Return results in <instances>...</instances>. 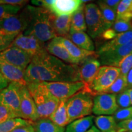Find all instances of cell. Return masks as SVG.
<instances>
[{
    "label": "cell",
    "mask_w": 132,
    "mask_h": 132,
    "mask_svg": "<svg viewBox=\"0 0 132 132\" xmlns=\"http://www.w3.org/2000/svg\"><path fill=\"white\" fill-rule=\"evenodd\" d=\"M83 4L82 0H54L50 11L56 16H72Z\"/></svg>",
    "instance_id": "cell-16"
},
{
    "label": "cell",
    "mask_w": 132,
    "mask_h": 132,
    "mask_svg": "<svg viewBox=\"0 0 132 132\" xmlns=\"http://www.w3.org/2000/svg\"><path fill=\"white\" fill-rule=\"evenodd\" d=\"M58 38L60 42L68 50L70 55L77 61H78L80 64L89 57L97 55L96 52L95 51L90 52V51L85 50L80 48L77 45H75L67 38L63 37H58Z\"/></svg>",
    "instance_id": "cell-19"
},
{
    "label": "cell",
    "mask_w": 132,
    "mask_h": 132,
    "mask_svg": "<svg viewBox=\"0 0 132 132\" xmlns=\"http://www.w3.org/2000/svg\"><path fill=\"white\" fill-rule=\"evenodd\" d=\"M128 93H129L130 100H131V105H132V88L128 89Z\"/></svg>",
    "instance_id": "cell-46"
},
{
    "label": "cell",
    "mask_w": 132,
    "mask_h": 132,
    "mask_svg": "<svg viewBox=\"0 0 132 132\" xmlns=\"http://www.w3.org/2000/svg\"><path fill=\"white\" fill-rule=\"evenodd\" d=\"M94 97L86 87L67 99L66 106L69 122L90 116L92 113Z\"/></svg>",
    "instance_id": "cell-4"
},
{
    "label": "cell",
    "mask_w": 132,
    "mask_h": 132,
    "mask_svg": "<svg viewBox=\"0 0 132 132\" xmlns=\"http://www.w3.org/2000/svg\"><path fill=\"white\" fill-rule=\"evenodd\" d=\"M85 7V4L84 3L80 7V9L71 16V29L76 31H82V32L87 31Z\"/></svg>",
    "instance_id": "cell-27"
},
{
    "label": "cell",
    "mask_w": 132,
    "mask_h": 132,
    "mask_svg": "<svg viewBox=\"0 0 132 132\" xmlns=\"http://www.w3.org/2000/svg\"><path fill=\"white\" fill-rule=\"evenodd\" d=\"M85 13L88 35L92 39H96L108 29L101 11L97 4L90 3L85 5Z\"/></svg>",
    "instance_id": "cell-7"
},
{
    "label": "cell",
    "mask_w": 132,
    "mask_h": 132,
    "mask_svg": "<svg viewBox=\"0 0 132 132\" xmlns=\"http://www.w3.org/2000/svg\"><path fill=\"white\" fill-rule=\"evenodd\" d=\"M12 44V42L7 40V39H5L3 36L0 34V52H3L9 48Z\"/></svg>",
    "instance_id": "cell-41"
},
{
    "label": "cell",
    "mask_w": 132,
    "mask_h": 132,
    "mask_svg": "<svg viewBox=\"0 0 132 132\" xmlns=\"http://www.w3.org/2000/svg\"><path fill=\"white\" fill-rule=\"evenodd\" d=\"M53 28L56 37H67L71 28V16H55L53 21Z\"/></svg>",
    "instance_id": "cell-23"
},
{
    "label": "cell",
    "mask_w": 132,
    "mask_h": 132,
    "mask_svg": "<svg viewBox=\"0 0 132 132\" xmlns=\"http://www.w3.org/2000/svg\"><path fill=\"white\" fill-rule=\"evenodd\" d=\"M127 80L128 89L132 88V69L129 71L127 75Z\"/></svg>",
    "instance_id": "cell-44"
},
{
    "label": "cell",
    "mask_w": 132,
    "mask_h": 132,
    "mask_svg": "<svg viewBox=\"0 0 132 132\" xmlns=\"http://www.w3.org/2000/svg\"><path fill=\"white\" fill-rule=\"evenodd\" d=\"M95 117L88 116L70 122L65 128V132H86L93 126Z\"/></svg>",
    "instance_id": "cell-22"
},
{
    "label": "cell",
    "mask_w": 132,
    "mask_h": 132,
    "mask_svg": "<svg viewBox=\"0 0 132 132\" xmlns=\"http://www.w3.org/2000/svg\"><path fill=\"white\" fill-rule=\"evenodd\" d=\"M28 1L24 0H0V4H10L15 6H24L27 4Z\"/></svg>",
    "instance_id": "cell-39"
},
{
    "label": "cell",
    "mask_w": 132,
    "mask_h": 132,
    "mask_svg": "<svg viewBox=\"0 0 132 132\" xmlns=\"http://www.w3.org/2000/svg\"><path fill=\"white\" fill-rule=\"evenodd\" d=\"M128 89V84L127 80V76L120 75L116 80L113 85L109 88L103 91L102 94H118L120 92Z\"/></svg>",
    "instance_id": "cell-30"
},
{
    "label": "cell",
    "mask_w": 132,
    "mask_h": 132,
    "mask_svg": "<svg viewBox=\"0 0 132 132\" xmlns=\"http://www.w3.org/2000/svg\"><path fill=\"white\" fill-rule=\"evenodd\" d=\"M9 83L10 82L7 80V79L0 72V91L6 88L9 85Z\"/></svg>",
    "instance_id": "cell-43"
},
{
    "label": "cell",
    "mask_w": 132,
    "mask_h": 132,
    "mask_svg": "<svg viewBox=\"0 0 132 132\" xmlns=\"http://www.w3.org/2000/svg\"><path fill=\"white\" fill-rule=\"evenodd\" d=\"M0 72L10 82H16L22 85H27L24 80V70L18 68L0 58Z\"/></svg>",
    "instance_id": "cell-18"
},
{
    "label": "cell",
    "mask_w": 132,
    "mask_h": 132,
    "mask_svg": "<svg viewBox=\"0 0 132 132\" xmlns=\"http://www.w3.org/2000/svg\"><path fill=\"white\" fill-rule=\"evenodd\" d=\"M132 40V31L119 34L112 40L104 43L99 47L96 52H104L108 50L116 48L127 44Z\"/></svg>",
    "instance_id": "cell-21"
},
{
    "label": "cell",
    "mask_w": 132,
    "mask_h": 132,
    "mask_svg": "<svg viewBox=\"0 0 132 132\" xmlns=\"http://www.w3.org/2000/svg\"><path fill=\"white\" fill-rule=\"evenodd\" d=\"M94 122L100 132H118V123L113 116H99L95 118Z\"/></svg>",
    "instance_id": "cell-25"
},
{
    "label": "cell",
    "mask_w": 132,
    "mask_h": 132,
    "mask_svg": "<svg viewBox=\"0 0 132 132\" xmlns=\"http://www.w3.org/2000/svg\"><path fill=\"white\" fill-rule=\"evenodd\" d=\"M111 28L117 35L132 31V22L122 20H116Z\"/></svg>",
    "instance_id": "cell-33"
},
{
    "label": "cell",
    "mask_w": 132,
    "mask_h": 132,
    "mask_svg": "<svg viewBox=\"0 0 132 132\" xmlns=\"http://www.w3.org/2000/svg\"><path fill=\"white\" fill-rule=\"evenodd\" d=\"M22 86L23 85L19 82H11L6 88L0 91V104L12 111L16 118H21L20 104Z\"/></svg>",
    "instance_id": "cell-8"
},
{
    "label": "cell",
    "mask_w": 132,
    "mask_h": 132,
    "mask_svg": "<svg viewBox=\"0 0 132 132\" xmlns=\"http://www.w3.org/2000/svg\"><path fill=\"white\" fill-rule=\"evenodd\" d=\"M120 1H119V0H103L102 2L105 4H106V6H108V7H111V9L117 11Z\"/></svg>",
    "instance_id": "cell-42"
},
{
    "label": "cell",
    "mask_w": 132,
    "mask_h": 132,
    "mask_svg": "<svg viewBox=\"0 0 132 132\" xmlns=\"http://www.w3.org/2000/svg\"><path fill=\"white\" fill-rule=\"evenodd\" d=\"M26 83L81 81L78 65L65 63L45 52L32 57L24 71Z\"/></svg>",
    "instance_id": "cell-1"
},
{
    "label": "cell",
    "mask_w": 132,
    "mask_h": 132,
    "mask_svg": "<svg viewBox=\"0 0 132 132\" xmlns=\"http://www.w3.org/2000/svg\"><path fill=\"white\" fill-rule=\"evenodd\" d=\"M22 6L10 4H0V23L20 12Z\"/></svg>",
    "instance_id": "cell-32"
},
{
    "label": "cell",
    "mask_w": 132,
    "mask_h": 132,
    "mask_svg": "<svg viewBox=\"0 0 132 132\" xmlns=\"http://www.w3.org/2000/svg\"><path fill=\"white\" fill-rule=\"evenodd\" d=\"M0 58L25 71L32 61V57L22 50L11 45L7 49L0 52Z\"/></svg>",
    "instance_id": "cell-13"
},
{
    "label": "cell",
    "mask_w": 132,
    "mask_h": 132,
    "mask_svg": "<svg viewBox=\"0 0 132 132\" xmlns=\"http://www.w3.org/2000/svg\"><path fill=\"white\" fill-rule=\"evenodd\" d=\"M132 53V40L116 48L104 52H96L97 59L102 65L119 67L120 62L127 56Z\"/></svg>",
    "instance_id": "cell-10"
},
{
    "label": "cell",
    "mask_w": 132,
    "mask_h": 132,
    "mask_svg": "<svg viewBox=\"0 0 132 132\" xmlns=\"http://www.w3.org/2000/svg\"><path fill=\"white\" fill-rule=\"evenodd\" d=\"M119 108L116 94H102L94 97L92 113L95 115L112 116Z\"/></svg>",
    "instance_id": "cell-12"
},
{
    "label": "cell",
    "mask_w": 132,
    "mask_h": 132,
    "mask_svg": "<svg viewBox=\"0 0 132 132\" xmlns=\"http://www.w3.org/2000/svg\"><path fill=\"white\" fill-rule=\"evenodd\" d=\"M11 45L22 50L32 57L47 52V45L40 42L32 35H25L21 33L16 37Z\"/></svg>",
    "instance_id": "cell-11"
},
{
    "label": "cell",
    "mask_w": 132,
    "mask_h": 132,
    "mask_svg": "<svg viewBox=\"0 0 132 132\" xmlns=\"http://www.w3.org/2000/svg\"><path fill=\"white\" fill-rule=\"evenodd\" d=\"M20 111L21 118L31 122L39 119L35 102L29 92L27 85L22 86L21 89Z\"/></svg>",
    "instance_id": "cell-14"
},
{
    "label": "cell",
    "mask_w": 132,
    "mask_h": 132,
    "mask_svg": "<svg viewBox=\"0 0 132 132\" xmlns=\"http://www.w3.org/2000/svg\"><path fill=\"white\" fill-rule=\"evenodd\" d=\"M32 122L22 118H13L0 123V132H12L15 128Z\"/></svg>",
    "instance_id": "cell-31"
},
{
    "label": "cell",
    "mask_w": 132,
    "mask_h": 132,
    "mask_svg": "<svg viewBox=\"0 0 132 132\" xmlns=\"http://www.w3.org/2000/svg\"><path fill=\"white\" fill-rule=\"evenodd\" d=\"M13 118H16L12 111L6 106L0 104V123Z\"/></svg>",
    "instance_id": "cell-37"
},
{
    "label": "cell",
    "mask_w": 132,
    "mask_h": 132,
    "mask_svg": "<svg viewBox=\"0 0 132 132\" xmlns=\"http://www.w3.org/2000/svg\"><path fill=\"white\" fill-rule=\"evenodd\" d=\"M27 86L35 102L39 119L48 118L56 110L60 100L53 95L41 82L29 83Z\"/></svg>",
    "instance_id": "cell-3"
},
{
    "label": "cell",
    "mask_w": 132,
    "mask_h": 132,
    "mask_svg": "<svg viewBox=\"0 0 132 132\" xmlns=\"http://www.w3.org/2000/svg\"><path fill=\"white\" fill-rule=\"evenodd\" d=\"M28 16V26L23 34L32 35L40 42L45 43L56 37L53 28L55 15L44 7L28 6L24 8Z\"/></svg>",
    "instance_id": "cell-2"
},
{
    "label": "cell",
    "mask_w": 132,
    "mask_h": 132,
    "mask_svg": "<svg viewBox=\"0 0 132 132\" xmlns=\"http://www.w3.org/2000/svg\"><path fill=\"white\" fill-rule=\"evenodd\" d=\"M32 123L28 125L19 127L14 129L12 132H35V130H34V127L32 126Z\"/></svg>",
    "instance_id": "cell-40"
},
{
    "label": "cell",
    "mask_w": 132,
    "mask_h": 132,
    "mask_svg": "<svg viewBox=\"0 0 132 132\" xmlns=\"http://www.w3.org/2000/svg\"><path fill=\"white\" fill-rule=\"evenodd\" d=\"M131 22H132V20H131Z\"/></svg>",
    "instance_id": "cell-47"
},
{
    "label": "cell",
    "mask_w": 132,
    "mask_h": 132,
    "mask_svg": "<svg viewBox=\"0 0 132 132\" xmlns=\"http://www.w3.org/2000/svg\"><path fill=\"white\" fill-rule=\"evenodd\" d=\"M120 75L127 76L132 69V53L127 56L120 62L119 67Z\"/></svg>",
    "instance_id": "cell-36"
},
{
    "label": "cell",
    "mask_w": 132,
    "mask_h": 132,
    "mask_svg": "<svg viewBox=\"0 0 132 132\" xmlns=\"http://www.w3.org/2000/svg\"><path fill=\"white\" fill-rule=\"evenodd\" d=\"M28 23L27 14L23 9L16 15L11 16L0 23V34L12 43L19 34L26 30Z\"/></svg>",
    "instance_id": "cell-6"
},
{
    "label": "cell",
    "mask_w": 132,
    "mask_h": 132,
    "mask_svg": "<svg viewBox=\"0 0 132 132\" xmlns=\"http://www.w3.org/2000/svg\"><path fill=\"white\" fill-rule=\"evenodd\" d=\"M125 21L132 20V0L120 1L117 10V19Z\"/></svg>",
    "instance_id": "cell-29"
},
{
    "label": "cell",
    "mask_w": 132,
    "mask_h": 132,
    "mask_svg": "<svg viewBox=\"0 0 132 132\" xmlns=\"http://www.w3.org/2000/svg\"><path fill=\"white\" fill-rule=\"evenodd\" d=\"M120 75V70L118 67L101 66L94 80L86 87L87 89L94 96L100 94L111 86Z\"/></svg>",
    "instance_id": "cell-5"
},
{
    "label": "cell",
    "mask_w": 132,
    "mask_h": 132,
    "mask_svg": "<svg viewBox=\"0 0 132 132\" xmlns=\"http://www.w3.org/2000/svg\"><path fill=\"white\" fill-rule=\"evenodd\" d=\"M47 50L48 53L65 63L72 65H80L79 62L70 55L68 50L60 42L58 37H55L48 43L47 44Z\"/></svg>",
    "instance_id": "cell-17"
},
{
    "label": "cell",
    "mask_w": 132,
    "mask_h": 132,
    "mask_svg": "<svg viewBox=\"0 0 132 132\" xmlns=\"http://www.w3.org/2000/svg\"><path fill=\"white\" fill-rule=\"evenodd\" d=\"M98 6L101 11L103 20L107 29L111 28L117 19V11L108 7L102 2V1H97Z\"/></svg>",
    "instance_id": "cell-28"
},
{
    "label": "cell",
    "mask_w": 132,
    "mask_h": 132,
    "mask_svg": "<svg viewBox=\"0 0 132 132\" xmlns=\"http://www.w3.org/2000/svg\"><path fill=\"white\" fill-rule=\"evenodd\" d=\"M41 83L60 101L67 100L86 87V86L82 81L44 82Z\"/></svg>",
    "instance_id": "cell-9"
},
{
    "label": "cell",
    "mask_w": 132,
    "mask_h": 132,
    "mask_svg": "<svg viewBox=\"0 0 132 132\" xmlns=\"http://www.w3.org/2000/svg\"><path fill=\"white\" fill-rule=\"evenodd\" d=\"M66 38L80 48L94 52L95 47L94 42H92L90 36L85 32L76 31L70 29V32Z\"/></svg>",
    "instance_id": "cell-20"
},
{
    "label": "cell",
    "mask_w": 132,
    "mask_h": 132,
    "mask_svg": "<svg viewBox=\"0 0 132 132\" xmlns=\"http://www.w3.org/2000/svg\"><path fill=\"white\" fill-rule=\"evenodd\" d=\"M86 132H100L98 128H97L95 125H93L91 128H89Z\"/></svg>",
    "instance_id": "cell-45"
},
{
    "label": "cell",
    "mask_w": 132,
    "mask_h": 132,
    "mask_svg": "<svg viewBox=\"0 0 132 132\" xmlns=\"http://www.w3.org/2000/svg\"><path fill=\"white\" fill-rule=\"evenodd\" d=\"M35 132H65V128L59 126L49 118H41L32 123Z\"/></svg>",
    "instance_id": "cell-26"
},
{
    "label": "cell",
    "mask_w": 132,
    "mask_h": 132,
    "mask_svg": "<svg viewBox=\"0 0 132 132\" xmlns=\"http://www.w3.org/2000/svg\"><path fill=\"white\" fill-rule=\"evenodd\" d=\"M118 132H132V119L118 123Z\"/></svg>",
    "instance_id": "cell-38"
},
{
    "label": "cell",
    "mask_w": 132,
    "mask_h": 132,
    "mask_svg": "<svg viewBox=\"0 0 132 132\" xmlns=\"http://www.w3.org/2000/svg\"><path fill=\"white\" fill-rule=\"evenodd\" d=\"M116 102L119 108H126L131 105L128 89L116 95Z\"/></svg>",
    "instance_id": "cell-35"
},
{
    "label": "cell",
    "mask_w": 132,
    "mask_h": 132,
    "mask_svg": "<svg viewBox=\"0 0 132 132\" xmlns=\"http://www.w3.org/2000/svg\"><path fill=\"white\" fill-rule=\"evenodd\" d=\"M79 65L81 80L88 87L96 76L101 64L96 55L89 57Z\"/></svg>",
    "instance_id": "cell-15"
},
{
    "label": "cell",
    "mask_w": 132,
    "mask_h": 132,
    "mask_svg": "<svg viewBox=\"0 0 132 132\" xmlns=\"http://www.w3.org/2000/svg\"><path fill=\"white\" fill-rule=\"evenodd\" d=\"M66 102L67 100H61L56 110L48 118L54 123L62 127H65L66 125H68L70 123L67 111Z\"/></svg>",
    "instance_id": "cell-24"
},
{
    "label": "cell",
    "mask_w": 132,
    "mask_h": 132,
    "mask_svg": "<svg viewBox=\"0 0 132 132\" xmlns=\"http://www.w3.org/2000/svg\"><path fill=\"white\" fill-rule=\"evenodd\" d=\"M113 116L118 123L132 119V106L126 108H119Z\"/></svg>",
    "instance_id": "cell-34"
}]
</instances>
